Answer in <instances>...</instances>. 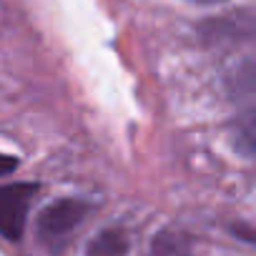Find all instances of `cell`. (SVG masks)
Listing matches in <instances>:
<instances>
[{"label":"cell","mask_w":256,"mask_h":256,"mask_svg":"<svg viewBox=\"0 0 256 256\" xmlns=\"http://www.w3.org/2000/svg\"><path fill=\"white\" fill-rule=\"evenodd\" d=\"M90 214V204L83 201V198H58L53 204H48L40 216H38V224H36V234H38V244L53 254V256H60L73 234L78 231V226L88 218Z\"/></svg>","instance_id":"1"},{"label":"cell","mask_w":256,"mask_h":256,"mask_svg":"<svg viewBox=\"0 0 256 256\" xmlns=\"http://www.w3.org/2000/svg\"><path fill=\"white\" fill-rule=\"evenodd\" d=\"M36 194V184H8L0 188V231L8 241H18L23 236Z\"/></svg>","instance_id":"2"},{"label":"cell","mask_w":256,"mask_h":256,"mask_svg":"<svg viewBox=\"0 0 256 256\" xmlns=\"http://www.w3.org/2000/svg\"><path fill=\"white\" fill-rule=\"evenodd\" d=\"M226 90L234 100H256V58H246L231 68Z\"/></svg>","instance_id":"3"},{"label":"cell","mask_w":256,"mask_h":256,"mask_svg":"<svg viewBox=\"0 0 256 256\" xmlns=\"http://www.w3.org/2000/svg\"><path fill=\"white\" fill-rule=\"evenodd\" d=\"M86 256H128V234L123 228L98 231L88 241Z\"/></svg>","instance_id":"4"},{"label":"cell","mask_w":256,"mask_h":256,"mask_svg":"<svg viewBox=\"0 0 256 256\" xmlns=\"http://www.w3.org/2000/svg\"><path fill=\"white\" fill-rule=\"evenodd\" d=\"M231 136H234L238 151L256 158V110H248V113H244L234 120Z\"/></svg>","instance_id":"5"},{"label":"cell","mask_w":256,"mask_h":256,"mask_svg":"<svg viewBox=\"0 0 256 256\" xmlns=\"http://www.w3.org/2000/svg\"><path fill=\"white\" fill-rule=\"evenodd\" d=\"M18 158L16 156H3V168H0V176H10V171L16 168Z\"/></svg>","instance_id":"6"},{"label":"cell","mask_w":256,"mask_h":256,"mask_svg":"<svg viewBox=\"0 0 256 256\" xmlns=\"http://www.w3.org/2000/svg\"><path fill=\"white\" fill-rule=\"evenodd\" d=\"M188 3H196V6H216V3H224V0H188Z\"/></svg>","instance_id":"7"}]
</instances>
